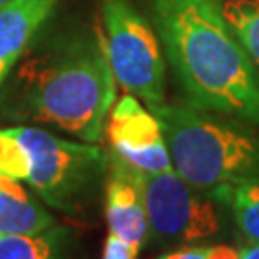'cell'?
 Wrapping results in <instances>:
<instances>
[{"label": "cell", "instance_id": "obj_1", "mask_svg": "<svg viewBox=\"0 0 259 259\" xmlns=\"http://www.w3.org/2000/svg\"><path fill=\"white\" fill-rule=\"evenodd\" d=\"M115 83L102 38L84 29H58L37 37L21 56L0 89V110L10 119L100 142Z\"/></svg>", "mask_w": 259, "mask_h": 259}, {"label": "cell", "instance_id": "obj_2", "mask_svg": "<svg viewBox=\"0 0 259 259\" xmlns=\"http://www.w3.org/2000/svg\"><path fill=\"white\" fill-rule=\"evenodd\" d=\"M150 10L186 102L259 129V69L225 16V0H150Z\"/></svg>", "mask_w": 259, "mask_h": 259}, {"label": "cell", "instance_id": "obj_3", "mask_svg": "<svg viewBox=\"0 0 259 259\" xmlns=\"http://www.w3.org/2000/svg\"><path fill=\"white\" fill-rule=\"evenodd\" d=\"M171 163L188 185L227 204L231 192L259 183V133L253 125L194 104L154 108Z\"/></svg>", "mask_w": 259, "mask_h": 259}, {"label": "cell", "instance_id": "obj_4", "mask_svg": "<svg viewBox=\"0 0 259 259\" xmlns=\"http://www.w3.org/2000/svg\"><path fill=\"white\" fill-rule=\"evenodd\" d=\"M31 156L27 183L35 194L69 217L84 219L106 183L108 152L96 142L58 139L38 127H14Z\"/></svg>", "mask_w": 259, "mask_h": 259}, {"label": "cell", "instance_id": "obj_5", "mask_svg": "<svg viewBox=\"0 0 259 259\" xmlns=\"http://www.w3.org/2000/svg\"><path fill=\"white\" fill-rule=\"evenodd\" d=\"M100 14L115 81L150 110L165 104V60L156 31L131 0H100Z\"/></svg>", "mask_w": 259, "mask_h": 259}, {"label": "cell", "instance_id": "obj_6", "mask_svg": "<svg viewBox=\"0 0 259 259\" xmlns=\"http://www.w3.org/2000/svg\"><path fill=\"white\" fill-rule=\"evenodd\" d=\"M137 171L150 234L161 244H194L223 231L219 200L186 183L175 169L161 173Z\"/></svg>", "mask_w": 259, "mask_h": 259}, {"label": "cell", "instance_id": "obj_7", "mask_svg": "<svg viewBox=\"0 0 259 259\" xmlns=\"http://www.w3.org/2000/svg\"><path fill=\"white\" fill-rule=\"evenodd\" d=\"M111 150L129 165L144 173L173 169L165 135L156 113L146 110L137 96L125 94L113 104L106 125Z\"/></svg>", "mask_w": 259, "mask_h": 259}, {"label": "cell", "instance_id": "obj_8", "mask_svg": "<svg viewBox=\"0 0 259 259\" xmlns=\"http://www.w3.org/2000/svg\"><path fill=\"white\" fill-rule=\"evenodd\" d=\"M104 200L110 232L140 251L150 234L148 213L135 167L129 165L113 150L108 152Z\"/></svg>", "mask_w": 259, "mask_h": 259}, {"label": "cell", "instance_id": "obj_9", "mask_svg": "<svg viewBox=\"0 0 259 259\" xmlns=\"http://www.w3.org/2000/svg\"><path fill=\"white\" fill-rule=\"evenodd\" d=\"M62 0H10L0 8V89Z\"/></svg>", "mask_w": 259, "mask_h": 259}, {"label": "cell", "instance_id": "obj_10", "mask_svg": "<svg viewBox=\"0 0 259 259\" xmlns=\"http://www.w3.org/2000/svg\"><path fill=\"white\" fill-rule=\"evenodd\" d=\"M54 225L52 213L38 204L19 181L0 173V236H33Z\"/></svg>", "mask_w": 259, "mask_h": 259}, {"label": "cell", "instance_id": "obj_11", "mask_svg": "<svg viewBox=\"0 0 259 259\" xmlns=\"http://www.w3.org/2000/svg\"><path fill=\"white\" fill-rule=\"evenodd\" d=\"M75 232L64 225L33 236H0V259H77Z\"/></svg>", "mask_w": 259, "mask_h": 259}, {"label": "cell", "instance_id": "obj_12", "mask_svg": "<svg viewBox=\"0 0 259 259\" xmlns=\"http://www.w3.org/2000/svg\"><path fill=\"white\" fill-rule=\"evenodd\" d=\"M225 16L259 69V0H225Z\"/></svg>", "mask_w": 259, "mask_h": 259}, {"label": "cell", "instance_id": "obj_13", "mask_svg": "<svg viewBox=\"0 0 259 259\" xmlns=\"http://www.w3.org/2000/svg\"><path fill=\"white\" fill-rule=\"evenodd\" d=\"M227 204L231 205L234 223L246 240L259 242V183L236 186Z\"/></svg>", "mask_w": 259, "mask_h": 259}, {"label": "cell", "instance_id": "obj_14", "mask_svg": "<svg viewBox=\"0 0 259 259\" xmlns=\"http://www.w3.org/2000/svg\"><path fill=\"white\" fill-rule=\"evenodd\" d=\"M0 173L16 181H27L31 173V156L14 127L0 129Z\"/></svg>", "mask_w": 259, "mask_h": 259}, {"label": "cell", "instance_id": "obj_15", "mask_svg": "<svg viewBox=\"0 0 259 259\" xmlns=\"http://www.w3.org/2000/svg\"><path fill=\"white\" fill-rule=\"evenodd\" d=\"M139 255V250L133 248L129 242L121 240L119 236L111 234L106 238V244H104V251L100 259H137Z\"/></svg>", "mask_w": 259, "mask_h": 259}, {"label": "cell", "instance_id": "obj_16", "mask_svg": "<svg viewBox=\"0 0 259 259\" xmlns=\"http://www.w3.org/2000/svg\"><path fill=\"white\" fill-rule=\"evenodd\" d=\"M156 259H211L209 255V246H188L179 248L173 251H165Z\"/></svg>", "mask_w": 259, "mask_h": 259}, {"label": "cell", "instance_id": "obj_17", "mask_svg": "<svg viewBox=\"0 0 259 259\" xmlns=\"http://www.w3.org/2000/svg\"><path fill=\"white\" fill-rule=\"evenodd\" d=\"M238 251H240V259H259V242L248 240V244L238 248Z\"/></svg>", "mask_w": 259, "mask_h": 259}, {"label": "cell", "instance_id": "obj_18", "mask_svg": "<svg viewBox=\"0 0 259 259\" xmlns=\"http://www.w3.org/2000/svg\"><path fill=\"white\" fill-rule=\"evenodd\" d=\"M6 2H10V0H0V8H2V6L6 4Z\"/></svg>", "mask_w": 259, "mask_h": 259}]
</instances>
